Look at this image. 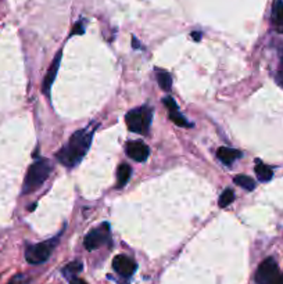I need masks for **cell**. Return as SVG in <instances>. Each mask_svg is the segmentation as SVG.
<instances>
[{
    "mask_svg": "<svg viewBox=\"0 0 283 284\" xmlns=\"http://www.w3.org/2000/svg\"><path fill=\"white\" fill-rule=\"evenodd\" d=\"M9 284H29V280L26 279L24 274H17L16 277H13L10 280V283Z\"/></svg>",
    "mask_w": 283,
    "mask_h": 284,
    "instance_id": "ffe728a7",
    "label": "cell"
},
{
    "mask_svg": "<svg viewBox=\"0 0 283 284\" xmlns=\"http://www.w3.org/2000/svg\"><path fill=\"white\" fill-rule=\"evenodd\" d=\"M71 284H88L86 281H84L82 279H73L71 280Z\"/></svg>",
    "mask_w": 283,
    "mask_h": 284,
    "instance_id": "cb8c5ba5",
    "label": "cell"
},
{
    "mask_svg": "<svg viewBox=\"0 0 283 284\" xmlns=\"http://www.w3.org/2000/svg\"><path fill=\"white\" fill-rule=\"evenodd\" d=\"M157 80H158V85H160V88H161L163 90H169L171 89V86H172V78H171L169 74L165 72V71H158Z\"/></svg>",
    "mask_w": 283,
    "mask_h": 284,
    "instance_id": "9a60e30c",
    "label": "cell"
},
{
    "mask_svg": "<svg viewBox=\"0 0 283 284\" xmlns=\"http://www.w3.org/2000/svg\"><path fill=\"white\" fill-rule=\"evenodd\" d=\"M271 284H283V276H282V274H279L278 277L273 280V281Z\"/></svg>",
    "mask_w": 283,
    "mask_h": 284,
    "instance_id": "603a6c76",
    "label": "cell"
},
{
    "mask_svg": "<svg viewBox=\"0 0 283 284\" xmlns=\"http://www.w3.org/2000/svg\"><path fill=\"white\" fill-rule=\"evenodd\" d=\"M58 238H53L49 241L38 242L33 246H29L25 251V259L31 265H39V263L46 262L49 257L52 255V251Z\"/></svg>",
    "mask_w": 283,
    "mask_h": 284,
    "instance_id": "277c9868",
    "label": "cell"
},
{
    "mask_svg": "<svg viewBox=\"0 0 283 284\" xmlns=\"http://www.w3.org/2000/svg\"><path fill=\"white\" fill-rule=\"evenodd\" d=\"M272 22L276 31L283 33V0H273Z\"/></svg>",
    "mask_w": 283,
    "mask_h": 284,
    "instance_id": "8fae6325",
    "label": "cell"
},
{
    "mask_svg": "<svg viewBox=\"0 0 283 284\" xmlns=\"http://www.w3.org/2000/svg\"><path fill=\"white\" fill-rule=\"evenodd\" d=\"M233 200H235V193H233V190L226 189L224 190V193L221 194L218 204H220L221 208H225V207L229 206Z\"/></svg>",
    "mask_w": 283,
    "mask_h": 284,
    "instance_id": "2e32d148",
    "label": "cell"
},
{
    "mask_svg": "<svg viewBox=\"0 0 283 284\" xmlns=\"http://www.w3.org/2000/svg\"><path fill=\"white\" fill-rule=\"evenodd\" d=\"M163 103L164 105L167 107L169 112H172V111H179L178 104L175 103V100H173L172 97H165V99H163Z\"/></svg>",
    "mask_w": 283,
    "mask_h": 284,
    "instance_id": "d6986e66",
    "label": "cell"
},
{
    "mask_svg": "<svg viewBox=\"0 0 283 284\" xmlns=\"http://www.w3.org/2000/svg\"><path fill=\"white\" fill-rule=\"evenodd\" d=\"M113 268L117 273L124 276V277H129L135 273L136 270V263L133 262L131 258H128L125 255H117L114 261H113Z\"/></svg>",
    "mask_w": 283,
    "mask_h": 284,
    "instance_id": "ba28073f",
    "label": "cell"
},
{
    "mask_svg": "<svg viewBox=\"0 0 283 284\" xmlns=\"http://www.w3.org/2000/svg\"><path fill=\"white\" fill-rule=\"evenodd\" d=\"M217 157H218L221 163H224L225 165H231V164L235 163L237 158L241 157V153L239 150H235V148L220 147L218 151H217Z\"/></svg>",
    "mask_w": 283,
    "mask_h": 284,
    "instance_id": "30bf717a",
    "label": "cell"
},
{
    "mask_svg": "<svg viewBox=\"0 0 283 284\" xmlns=\"http://www.w3.org/2000/svg\"><path fill=\"white\" fill-rule=\"evenodd\" d=\"M92 137H93V131H90V129H81V131L75 132L73 136L69 137L68 144L64 146L56 154L58 161L68 168L81 163L85 154L89 150Z\"/></svg>",
    "mask_w": 283,
    "mask_h": 284,
    "instance_id": "6da1fadb",
    "label": "cell"
},
{
    "mask_svg": "<svg viewBox=\"0 0 283 284\" xmlns=\"http://www.w3.org/2000/svg\"><path fill=\"white\" fill-rule=\"evenodd\" d=\"M50 164L46 159H39L32 164L28 172H26L25 180H24V193H33L46 182L47 176L50 174Z\"/></svg>",
    "mask_w": 283,
    "mask_h": 284,
    "instance_id": "7a4b0ae2",
    "label": "cell"
},
{
    "mask_svg": "<svg viewBox=\"0 0 283 284\" xmlns=\"http://www.w3.org/2000/svg\"><path fill=\"white\" fill-rule=\"evenodd\" d=\"M60 61H61V52L57 53V56H56V58L53 60L52 65H50V68H49V71H47L46 76H45V79H43L42 92L46 96H49V93H50V89H52L53 82H54V79H56L58 67H60Z\"/></svg>",
    "mask_w": 283,
    "mask_h": 284,
    "instance_id": "9c48e42d",
    "label": "cell"
},
{
    "mask_svg": "<svg viewBox=\"0 0 283 284\" xmlns=\"http://www.w3.org/2000/svg\"><path fill=\"white\" fill-rule=\"evenodd\" d=\"M256 174H257L258 179L261 182H268V180L272 179V169L269 168L268 165H265L261 161H257V165H256Z\"/></svg>",
    "mask_w": 283,
    "mask_h": 284,
    "instance_id": "4fadbf2b",
    "label": "cell"
},
{
    "mask_svg": "<svg viewBox=\"0 0 283 284\" xmlns=\"http://www.w3.org/2000/svg\"><path fill=\"white\" fill-rule=\"evenodd\" d=\"M233 182H235L237 186L243 187V189L249 190V191H252V190H254V187H256V182H254L250 176H247V175H237V176H235Z\"/></svg>",
    "mask_w": 283,
    "mask_h": 284,
    "instance_id": "5bb4252c",
    "label": "cell"
},
{
    "mask_svg": "<svg viewBox=\"0 0 283 284\" xmlns=\"http://www.w3.org/2000/svg\"><path fill=\"white\" fill-rule=\"evenodd\" d=\"M276 80H278L279 85H282V86H283V64H282V67H280V68H279V71H278V75H276Z\"/></svg>",
    "mask_w": 283,
    "mask_h": 284,
    "instance_id": "7402d4cb",
    "label": "cell"
},
{
    "mask_svg": "<svg viewBox=\"0 0 283 284\" xmlns=\"http://www.w3.org/2000/svg\"><path fill=\"white\" fill-rule=\"evenodd\" d=\"M126 154L136 163H143L149 157V147L140 140H132L126 144Z\"/></svg>",
    "mask_w": 283,
    "mask_h": 284,
    "instance_id": "52a82bcc",
    "label": "cell"
},
{
    "mask_svg": "<svg viewBox=\"0 0 283 284\" xmlns=\"http://www.w3.org/2000/svg\"><path fill=\"white\" fill-rule=\"evenodd\" d=\"M192 36H193L194 40H200V39H201V33H200V32H193Z\"/></svg>",
    "mask_w": 283,
    "mask_h": 284,
    "instance_id": "d4e9b609",
    "label": "cell"
},
{
    "mask_svg": "<svg viewBox=\"0 0 283 284\" xmlns=\"http://www.w3.org/2000/svg\"><path fill=\"white\" fill-rule=\"evenodd\" d=\"M169 118H171V121H172L175 125H178V127H182V128L190 127V124L188 122V119H186L179 111H172V112H169Z\"/></svg>",
    "mask_w": 283,
    "mask_h": 284,
    "instance_id": "e0dca14e",
    "label": "cell"
},
{
    "mask_svg": "<svg viewBox=\"0 0 283 284\" xmlns=\"http://www.w3.org/2000/svg\"><path fill=\"white\" fill-rule=\"evenodd\" d=\"M131 167L128 164H121L118 169H117V183H118V187H124L128 180L131 178Z\"/></svg>",
    "mask_w": 283,
    "mask_h": 284,
    "instance_id": "7c38bea8",
    "label": "cell"
},
{
    "mask_svg": "<svg viewBox=\"0 0 283 284\" xmlns=\"http://www.w3.org/2000/svg\"><path fill=\"white\" fill-rule=\"evenodd\" d=\"M82 270V263L81 262H71L67 266V268L64 269V273L67 274H74V273H78V272H81Z\"/></svg>",
    "mask_w": 283,
    "mask_h": 284,
    "instance_id": "ac0fdd59",
    "label": "cell"
},
{
    "mask_svg": "<svg viewBox=\"0 0 283 284\" xmlns=\"http://www.w3.org/2000/svg\"><path fill=\"white\" fill-rule=\"evenodd\" d=\"M153 112L149 107H140L129 111L125 116L126 127L133 133L137 135H146L150 128Z\"/></svg>",
    "mask_w": 283,
    "mask_h": 284,
    "instance_id": "3957f363",
    "label": "cell"
},
{
    "mask_svg": "<svg viewBox=\"0 0 283 284\" xmlns=\"http://www.w3.org/2000/svg\"><path fill=\"white\" fill-rule=\"evenodd\" d=\"M84 33V24L82 22H78V24H75L73 29V35H82Z\"/></svg>",
    "mask_w": 283,
    "mask_h": 284,
    "instance_id": "44dd1931",
    "label": "cell"
},
{
    "mask_svg": "<svg viewBox=\"0 0 283 284\" xmlns=\"http://www.w3.org/2000/svg\"><path fill=\"white\" fill-rule=\"evenodd\" d=\"M278 263L273 258L264 259L257 272H256V283L257 284H271L279 276Z\"/></svg>",
    "mask_w": 283,
    "mask_h": 284,
    "instance_id": "5b68a950",
    "label": "cell"
},
{
    "mask_svg": "<svg viewBox=\"0 0 283 284\" xmlns=\"http://www.w3.org/2000/svg\"><path fill=\"white\" fill-rule=\"evenodd\" d=\"M109 238H110V226L107 223H103L85 237V248L89 251H93L96 248L104 246L105 242L109 241Z\"/></svg>",
    "mask_w": 283,
    "mask_h": 284,
    "instance_id": "8992f818",
    "label": "cell"
}]
</instances>
